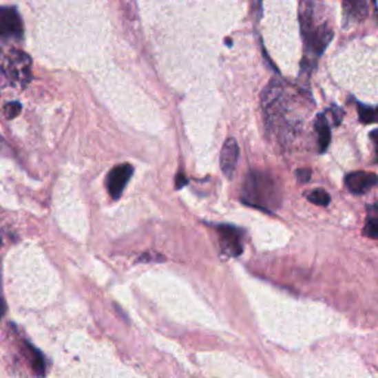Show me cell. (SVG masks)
Segmentation results:
<instances>
[{"instance_id":"5","label":"cell","mask_w":378,"mask_h":378,"mask_svg":"<svg viewBox=\"0 0 378 378\" xmlns=\"http://www.w3.org/2000/svg\"><path fill=\"white\" fill-rule=\"evenodd\" d=\"M218 232L220 237L222 251L229 258L240 256L242 251L241 231L233 227H229V224H220V227H218Z\"/></svg>"},{"instance_id":"13","label":"cell","mask_w":378,"mask_h":378,"mask_svg":"<svg viewBox=\"0 0 378 378\" xmlns=\"http://www.w3.org/2000/svg\"><path fill=\"white\" fill-rule=\"evenodd\" d=\"M306 197H308V200L311 202L316 204V206H328L330 201H331L330 196L324 189H315V191L309 192Z\"/></svg>"},{"instance_id":"18","label":"cell","mask_w":378,"mask_h":378,"mask_svg":"<svg viewBox=\"0 0 378 378\" xmlns=\"http://www.w3.org/2000/svg\"><path fill=\"white\" fill-rule=\"evenodd\" d=\"M0 145H2V139H0Z\"/></svg>"},{"instance_id":"1","label":"cell","mask_w":378,"mask_h":378,"mask_svg":"<svg viewBox=\"0 0 378 378\" xmlns=\"http://www.w3.org/2000/svg\"><path fill=\"white\" fill-rule=\"evenodd\" d=\"M241 200L249 206L271 213L280 206L281 189L268 173L251 171L245 179Z\"/></svg>"},{"instance_id":"4","label":"cell","mask_w":378,"mask_h":378,"mask_svg":"<svg viewBox=\"0 0 378 378\" xmlns=\"http://www.w3.org/2000/svg\"><path fill=\"white\" fill-rule=\"evenodd\" d=\"M24 33L23 19L12 6H0V40L21 39Z\"/></svg>"},{"instance_id":"2","label":"cell","mask_w":378,"mask_h":378,"mask_svg":"<svg viewBox=\"0 0 378 378\" xmlns=\"http://www.w3.org/2000/svg\"><path fill=\"white\" fill-rule=\"evenodd\" d=\"M32 80V58L21 50H11L0 58V87H24Z\"/></svg>"},{"instance_id":"8","label":"cell","mask_w":378,"mask_h":378,"mask_svg":"<svg viewBox=\"0 0 378 378\" xmlns=\"http://www.w3.org/2000/svg\"><path fill=\"white\" fill-rule=\"evenodd\" d=\"M238 157H240V148L238 144L235 139H228L224 142V145L222 148V154H220V167L223 175L227 178H232L235 167H237L238 162Z\"/></svg>"},{"instance_id":"11","label":"cell","mask_w":378,"mask_h":378,"mask_svg":"<svg viewBox=\"0 0 378 378\" xmlns=\"http://www.w3.org/2000/svg\"><path fill=\"white\" fill-rule=\"evenodd\" d=\"M364 233L370 238H378V206L368 207V216L365 222Z\"/></svg>"},{"instance_id":"10","label":"cell","mask_w":378,"mask_h":378,"mask_svg":"<svg viewBox=\"0 0 378 378\" xmlns=\"http://www.w3.org/2000/svg\"><path fill=\"white\" fill-rule=\"evenodd\" d=\"M315 130H316V135H318L319 151L325 152L326 148H328V145H330V142H331V130H330L328 120L325 118L324 114L318 116V118H316Z\"/></svg>"},{"instance_id":"6","label":"cell","mask_w":378,"mask_h":378,"mask_svg":"<svg viewBox=\"0 0 378 378\" xmlns=\"http://www.w3.org/2000/svg\"><path fill=\"white\" fill-rule=\"evenodd\" d=\"M132 175H134V167L130 165H120L109 171L108 179H107V187H108L109 196L112 198L118 200L121 197V193L125 191Z\"/></svg>"},{"instance_id":"12","label":"cell","mask_w":378,"mask_h":378,"mask_svg":"<svg viewBox=\"0 0 378 378\" xmlns=\"http://www.w3.org/2000/svg\"><path fill=\"white\" fill-rule=\"evenodd\" d=\"M359 118L362 123H378V107L359 105Z\"/></svg>"},{"instance_id":"17","label":"cell","mask_w":378,"mask_h":378,"mask_svg":"<svg viewBox=\"0 0 378 378\" xmlns=\"http://www.w3.org/2000/svg\"><path fill=\"white\" fill-rule=\"evenodd\" d=\"M183 185H187V179H185V175H182V173H179V175H178L176 187H178V188H182Z\"/></svg>"},{"instance_id":"3","label":"cell","mask_w":378,"mask_h":378,"mask_svg":"<svg viewBox=\"0 0 378 378\" xmlns=\"http://www.w3.org/2000/svg\"><path fill=\"white\" fill-rule=\"evenodd\" d=\"M302 28L308 52L315 56H319L333 39V32L330 27L325 23L315 24L312 21V15L308 14L302 18Z\"/></svg>"},{"instance_id":"14","label":"cell","mask_w":378,"mask_h":378,"mask_svg":"<svg viewBox=\"0 0 378 378\" xmlns=\"http://www.w3.org/2000/svg\"><path fill=\"white\" fill-rule=\"evenodd\" d=\"M19 112H21V105H19L18 102H9V104L5 105V114L8 118L17 117Z\"/></svg>"},{"instance_id":"9","label":"cell","mask_w":378,"mask_h":378,"mask_svg":"<svg viewBox=\"0 0 378 378\" xmlns=\"http://www.w3.org/2000/svg\"><path fill=\"white\" fill-rule=\"evenodd\" d=\"M343 12L349 21H362L368 15V0H343Z\"/></svg>"},{"instance_id":"7","label":"cell","mask_w":378,"mask_h":378,"mask_svg":"<svg viewBox=\"0 0 378 378\" xmlns=\"http://www.w3.org/2000/svg\"><path fill=\"white\" fill-rule=\"evenodd\" d=\"M346 187L349 188L350 192L353 193H364L368 189H371L378 183V176L374 175V173H368V171H355L347 175L346 178Z\"/></svg>"},{"instance_id":"15","label":"cell","mask_w":378,"mask_h":378,"mask_svg":"<svg viewBox=\"0 0 378 378\" xmlns=\"http://www.w3.org/2000/svg\"><path fill=\"white\" fill-rule=\"evenodd\" d=\"M311 175H312V171L309 169H299L297 171H295V176H297V179L300 182H309Z\"/></svg>"},{"instance_id":"16","label":"cell","mask_w":378,"mask_h":378,"mask_svg":"<svg viewBox=\"0 0 378 378\" xmlns=\"http://www.w3.org/2000/svg\"><path fill=\"white\" fill-rule=\"evenodd\" d=\"M371 139L374 142V148H375V156H377V161H378V130L372 132L371 134Z\"/></svg>"}]
</instances>
